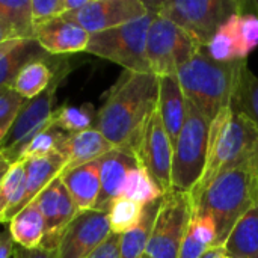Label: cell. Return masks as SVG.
Returning a JSON list of instances; mask_svg holds the SVG:
<instances>
[{"instance_id": "30bf717a", "label": "cell", "mask_w": 258, "mask_h": 258, "mask_svg": "<svg viewBox=\"0 0 258 258\" xmlns=\"http://www.w3.org/2000/svg\"><path fill=\"white\" fill-rule=\"evenodd\" d=\"M192 213L190 194L172 189L165 192L144 258H178Z\"/></svg>"}, {"instance_id": "7a4b0ae2", "label": "cell", "mask_w": 258, "mask_h": 258, "mask_svg": "<svg viewBox=\"0 0 258 258\" xmlns=\"http://www.w3.org/2000/svg\"><path fill=\"white\" fill-rule=\"evenodd\" d=\"M258 204V150L221 172L194 201V212L207 213L216 224V246H222L236 222Z\"/></svg>"}, {"instance_id": "7402d4cb", "label": "cell", "mask_w": 258, "mask_h": 258, "mask_svg": "<svg viewBox=\"0 0 258 258\" xmlns=\"http://www.w3.org/2000/svg\"><path fill=\"white\" fill-rule=\"evenodd\" d=\"M8 230L17 246L23 249L39 248L44 240L45 224L36 203L32 201L27 207L20 210L9 221Z\"/></svg>"}, {"instance_id": "f1b7e54d", "label": "cell", "mask_w": 258, "mask_h": 258, "mask_svg": "<svg viewBox=\"0 0 258 258\" xmlns=\"http://www.w3.org/2000/svg\"><path fill=\"white\" fill-rule=\"evenodd\" d=\"M67 133L59 130L53 122L41 130L36 136L32 138V141L24 147L20 156V162L29 160V159H39L50 156L53 153H60L62 147L67 139Z\"/></svg>"}, {"instance_id": "8992f818", "label": "cell", "mask_w": 258, "mask_h": 258, "mask_svg": "<svg viewBox=\"0 0 258 258\" xmlns=\"http://www.w3.org/2000/svg\"><path fill=\"white\" fill-rule=\"evenodd\" d=\"M153 17L154 12L150 9L142 18L91 35L85 51L118 63L124 71L151 73L147 57V36Z\"/></svg>"}, {"instance_id": "836d02e7", "label": "cell", "mask_w": 258, "mask_h": 258, "mask_svg": "<svg viewBox=\"0 0 258 258\" xmlns=\"http://www.w3.org/2000/svg\"><path fill=\"white\" fill-rule=\"evenodd\" d=\"M63 14V0H32V18L38 26Z\"/></svg>"}, {"instance_id": "d6a6232c", "label": "cell", "mask_w": 258, "mask_h": 258, "mask_svg": "<svg viewBox=\"0 0 258 258\" xmlns=\"http://www.w3.org/2000/svg\"><path fill=\"white\" fill-rule=\"evenodd\" d=\"M24 98L20 97L14 88H0V142L9 132Z\"/></svg>"}, {"instance_id": "603a6c76", "label": "cell", "mask_w": 258, "mask_h": 258, "mask_svg": "<svg viewBox=\"0 0 258 258\" xmlns=\"http://www.w3.org/2000/svg\"><path fill=\"white\" fill-rule=\"evenodd\" d=\"M160 206L162 198L145 204L139 224L119 236V258H144Z\"/></svg>"}, {"instance_id": "277c9868", "label": "cell", "mask_w": 258, "mask_h": 258, "mask_svg": "<svg viewBox=\"0 0 258 258\" xmlns=\"http://www.w3.org/2000/svg\"><path fill=\"white\" fill-rule=\"evenodd\" d=\"M242 62H218L209 56L206 47L200 48L177 71V79L186 100L207 119L213 121L224 107L230 106Z\"/></svg>"}, {"instance_id": "7bdbcfd3", "label": "cell", "mask_w": 258, "mask_h": 258, "mask_svg": "<svg viewBox=\"0 0 258 258\" xmlns=\"http://www.w3.org/2000/svg\"><path fill=\"white\" fill-rule=\"evenodd\" d=\"M252 5H254V8H255V15L258 17V0H257V2H254Z\"/></svg>"}, {"instance_id": "3957f363", "label": "cell", "mask_w": 258, "mask_h": 258, "mask_svg": "<svg viewBox=\"0 0 258 258\" xmlns=\"http://www.w3.org/2000/svg\"><path fill=\"white\" fill-rule=\"evenodd\" d=\"M258 150V127L230 106L212 121L204 172L190 192L192 203L225 169L242 162Z\"/></svg>"}, {"instance_id": "52a82bcc", "label": "cell", "mask_w": 258, "mask_h": 258, "mask_svg": "<svg viewBox=\"0 0 258 258\" xmlns=\"http://www.w3.org/2000/svg\"><path fill=\"white\" fill-rule=\"evenodd\" d=\"M210 125L212 121L187 101L186 121L174 144L172 190L190 194L200 181L206 166Z\"/></svg>"}, {"instance_id": "d4e9b609", "label": "cell", "mask_w": 258, "mask_h": 258, "mask_svg": "<svg viewBox=\"0 0 258 258\" xmlns=\"http://www.w3.org/2000/svg\"><path fill=\"white\" fill-rule=\"evenodd\" d=\"M230 107L258 127V77L249 70L246 60L239 67Z\"/></svg>"}, {"instance_id": "b9f144b4", "label": "cell", "mask_w": 258, "mask_h": 258, "mask_svg": "<svg viewBox=\"0 0 258 258\" xmlns=\"http://www.w3.org/2000/svg\"><path fill=\"white\" fill-rule=\"evenodd\" d=\"M12 258H21L20 254H18V251H17V248H14V255H12Z\"/></svg>"}, {"instance_id": "d590c367", "label": "cell", "mask_w": 258, "mask_h": 258, "mask_svg": "<svg viewBox=\"0 0 258 258\" xmlns=\"http://www.w3.org/2000/svg\"><path fill=\"white\" fill-rule=\"evenodd\" d=\"M21 258H57L56 249H47V248H35V249H23L20 246H15Z\"/></svg>"}, {"instance_id": "83f0119b", "label": "cell", "mask_w": 258, "mask_h": 258, "mask_svg": "<svg viewBox=\"0 0 258 258\" xmlns=\"http://www.w3.org/2000/svg\"><path fill=\"white\" fill-rule=\"evenodd\" d=\"M97 112L91 104L70 106L63 104L53 113V124L67 135H74L94 127Z\"/></svg>"}, {"instance_id": "7c38bea8", "label": "cell", "mask_w": 258, "mask_h": 258, "mask_svg": "<svg viewBox=\"0 0 258 258\" xmlns=\"http://www.w3.org/2000/svg\"><path fill=\"white\" fill-rule=\"evenodd\" d=\"M138 162L163 192L172 189V157L174 145L165 130L157 109L148 118L136 151Z\"/></svg>"}, {"instance_id": "2e32d148", "label": "cell", "mask_w": 258, "mask_h": 258, "mask_svg": "<svg viewBox=\"0 0 258 258\" xmlns=\"http://www.w3.org/2000/svg\"><path fill=\"white\" fill-rule=\"evenodd\" d=\"M156 109L174 145L187 115V101L177 76L159 77V95Z\"/></svg>"}, {"instance_id": "ba28073f", "label": "cell", "mask_w": 258, "mask_h": 258, "mask_svg": "<svg viewBox=\"0 0 258 258\" xmlns=\"http://www.w3.org/2000/svg\"><path fill=\"white\" fill-rule=\"evenodd\" d=\"M200 48L203 47L184 29L154 12L147 36V57L156 77L177 76L178 68Z\"/></svg>"}, {"instance_id": "d6986e66", "label": "cell", "mask_w": 258, "mask_h": 258, "mask_svg": "<svg viewBox=\"0 0 258 258\" xmlns=\"http://www.w3.org/2000/svg\"><path fill=\"white\" fill-rule=\"evenodd\" d=\"M48 56L35 39L5 41L0 44V88H12L23 67Z\"/></svg>"}, {"instance_id": "5bb4252c", "label": "cell", "mask_w": 258, "mask_h": 258, "mask_svg": "<svg viewBox=\"0 0 258 258\" xmlns=\"http://www.w3.org/2000/svg\"><path fill=\"white\" fill-rule=\"evenodd\" d=\"M89 33L80 26L63 20L51 18L35 26L33 39L50 56L85 51L89 42Z\"/></svg>"}, {"instance_id": "1f68e13d", "label": "cell", "mask_w": 258, "mask_h": 258, "mask_svg": "<svg viewBox=\"0 0 258 258\" xmlns=\"http://www.w3.org/2000/svg\"><path fill=\"white\" fill-rule=\"evenodd\" d=\"M206 50H207L209 56L218 62L228 63V62L240 60L231 17L221 26V29L212 38V41L209 42Z\"/></svg>"}, {"instance_id": "ac0fdd59", "label": "cell", "mask_w": 258, "mask_h": 258, "mask_svg": "<svg viewBox=\"0 0 258 258\" xmlns=\"http://www.w3.org/2000/svg\"><path fill=\"white\" fill-rule=\"evenodd\" d=\"M60 180L79 212L94 210L100 197V160L77 166L60 174Z\"/></svg>"}, {"instance_id": "74e56055", "label": "cell", "mask_w": 258, "mask_h": 258, "mask_svg": "<svg viewBox=\"0 0 258 258\" xmlns=\"http://www.w3.org/2000/svg\"><path fill=\"white\" fill-rule=\"evenodd\" d=\"M86 3H88V0H63V14L79 11V9H82Z\"/></svg>"}, {"instance_id": "4dcf8cb0", "label": "cell", "mask_w": 258, "mask_h": 258, "mask_svg": "<svg viewBox=\"0 0 258 258\" xmlns=\"http://www.w3.org/2000/svg\"><path fill=\"white\" fill-rule=\"evenodd\" d=\"M231 20L237 41L239 59L246 60L249 53L258 47V17L254 12L240 11L231 15Z\"/></svg>"}, {"instance_id": "60d3db41", "label": "cell", "mask_w": 258, "mask_h": 258, "mask_svg": "<svg viewBox=\"0 0 258 258\" xmlns=\"http://www.w3.org/2000/svg\"><path fill=\"white\" fill-rule=\"evenodd\" d=\"M5 41H11L9 38H8V35H6V32L0 27V44H3Z\"/></svg>"}, {"instance_id": "cb8c5ba5", "label": "cell", "mask_w": 258, "mask_h": 258, "mask_svg": "<svg viewBox=\"0 0 258 258\" xmlns=\"http://www.w3.org/2000/svg\"><path fill=\"white\" fill-rule=\"evenodd\" d=\"M0 27L9 39H33L32 0H0Z\"/></svg>"}, {"instance_id": "9c48e42d", "label": "cell", "mask_w": 258, "mask_h": 258, "mask_svg": "<svg viewBox=\"0 0 258 258\" xmlns=\"http://www.w3.org/2000/svg\"><path fill=\"white\" fill-rule=\"evenodd\" d=\"M65 74L67 70H62L59 65L54 73V79L51 85L38 97L32 100H24L9 132L0 142V154L11 165L20 162L21 151L32 141V138L53 122L54 95Z\"/></svg>"}, {"instance_id": "f546056e", "label": "cell", "mask_w": 258, "mask_h": 258, "mask_svg": "<svg viewBox=\"0 0 258 258\" xmlns=\"http://www.w3.org/2000/svg\"><path fill=\"white\" fill-rule=\"evenodd\" d=\"M144 206L127 198H116L107 210L110 230L113 234H124L133 230L142 218Z\"/></svg>"}, {"instance_id": "484cf974", "label": "cell", "mask_w": 258, "mask_h": 258, "mask_svg": "<svg viewBox=\"0 0 258 258\" xmlns=\"http://www.w3.org/2000/svg\"><path fill=\"white\" fill-rule=\"evenodd\" d=\"M47 60L48 57L33 60L23 67V70L18 73L12 88L24 100H32L38 97L51 85L59 63L51 65Z\"/></svg>"}, {"instance_id": "4316f807", "label": "cell", "mask_w": 258, "mask_h": 258, "mask_svg": "<svg viewBox=\"0 0 258 258\" xmlns=\"http://www.w3.org/2000/svg\"><path fill=\"white\" fill-rule=\"evenodd\" d=\"M163 194L165 192L150 177V174L147 172V169L141 163H138V166L133 168L127 174V178H125L122 190H121L122 198L132 200V201L139 203L142 206L162 198Z\"/></svg>"}, {"instance_id": "6da1fadb", "label": "cell", "mask_w": 258, "mask_h": 258, "mask_svg": "<svg viewBox=\"0 0 258 258\" xmlns=\"http://www.w3.org/2000/svg\"><path fill=\"white\" fill-rule=\"evenodd\" d=\"M159 77L124 71L97 110V128L115 148L136 154L144 127L157 107Z\"/></svg>"}, {"instance_id": "e575fe53", "label": "cell", "mask_w": 258, "mask_h": 258, "mask_svg": "<svg viewBox=\"0 0 258 258\" xmlns=\"http://www.w3.org/2000/svg\"><path fill=\"white\" fill-rule=\"evenodd\" d=\"M88 258H119V234H110L109 239Z\"/></svg>"}, {"instance_id": "f35d334b", "label": "cell", "mask_w": 258, "mask_h": 258, "mask_svg": "<svg viewBox=\"0 0 258 258\" xmlns=\"http://www.w3.org/2000/svg\"><path fill=\"white\" fill-rule=\"evenodd\" d=\"M222 255H224L222 246H216V248H212L210 251H207L201 258H221Z\"/></svg>"}, {"instance_id": "4fadbf2b", "label": "cell", "mask_w": 258, "mask_h": 258, "mask_svg": "<svg viewBox=\"0 0 258 258\" xmlns=\"http://www.w3.org/2000/svg\"><path fill=\"white\" fill-rule=\"evenodd\" d=\"M112 234L109 216L100 210L79 212L60 234L57 258H88Z\"/></svg>"}, {"instance_id": "ffe728a7", "label": "cell", "mask_w": 258, "mask_h": 258, "mask_svg": "<svg viewBox=\"0 0 258 258\" xmlns=\"http://www.w3.org/2000/svg\"><path fill=\"white\" fill-rule=\"evenodd\" d=\"M113 148L115 147L94 127L80 133L68 135L60 151L68 159L67 168L63 171L100 160Z\"/></svg>"}, {"instance_id": "8d00e7d4", "label": "cell", "mask_w": 258, "mask_h": 258, "mask_svg": "<svg viewBox=\"0 0 258 258\" xmlns=\"http://www.w3.org/2000/svg\"><path fill=\"white\" fill-rule=\"evenodd\" d=\"M15 243L11 237L9 230H5L0 233V258H11L14 255Z\"/></svg>"}, {"instance_id": "5b68a950", "label": "cell", "mask_w": 258, "mask_h": 258, "mask_svg": "<svg viewBox=\"0 0 258 258\" xmlns=\"http://www.w3.org/2000/svg\"><path fill=\"white\" fill-rule=\"evenodd\" d=\"M147 5L184 29L201 47H207L221 26L246 6L237 0H166L147 2Z\"/></svg>"}, {"instance_id": "e0dca14e", "label": "cell", "mask_w": 258, "mask_h": 258, "mask_svg": "<svg viewBox=\"0 0 258 258\" xmlns=\"http://www.w3.org/2000/svg\"><path fill=\"white\" fill-rule=\"evenodd\" d=\"M67 162L68 159L62 153H53L45 157L23 160L24 171H26L24 195L20 204L17 206L14 216L20 210L27 207L32 201H35L38 195L63 172V169L67 168Z\"/></svg>"}, {"instance_id": "ab89813d", "label": "cell", "mask_w": 258, "mask_h": 258, "mask_svg": "<svg viewBox=\"0 0 258 258\" xmlns=\"http://www.w3.org/2000/svg\"><path fill=\"white\" fill-rule=\"evenodd\" d=\"M9 168H11V163L0 154V183H2V180H3V177H5V174L8 172Z\"/></svg>"}, {"instance_id": "44dd1931", "label": "cell", "mask_w": 258, "mask_h": 258, "mask_svg": "<svg viewBox=\"0 0 258 258\" xmlns=\"http://www.w3.org/2000/svg\"><path fill=\"white\" fill-rule=\"evenodd\" d=\"M222 249L230 258H258V204L236 222Z\"/></svg>"}, {"instance_id": "9a60e30c", "label": "cell", "mask_w": 258, "mask_h": 258, "mask_svg": "<svg viewBox=\"0 0 258 258\" xmlns=\"http://www.w3.org/2000/svg\"><path fill=\"white\" fill-rule=\"evenodd\" d=\"M138 157L132 151L113 148L100 159V197L94 210L106 212L112 203L121 197L127 174L138 166Z\"/></svg>"}, {"instance_id": "ee69618b", "label": "cell", "mask_w": 258, "mask_h": 258, "mask_svg": "<svg viewBox=\"0 0 258 258\" xmlns=\"http://www.w3.org/2000/svg\"><path fill=\"white\" fill-rule=\"evenodd\" d=\"M221 258H230V257H227V255H222V257Z\"/></svg>"}, {"instance_id": "8fae6325", "label": "cell", "mask_w": 258, "mask_h": 258, "mask_svg": "<svg viewBox=\"0 0 258 258\" xmlns=\"http://www.w3.org/2000/svg\"><path fill=\"white\" fill-rule=\"evenodd\" d=\"M148 12L150 8L142 0H88L82 9L60 17L94 35L142 18Z\"/></svg>"}]
</instances>
